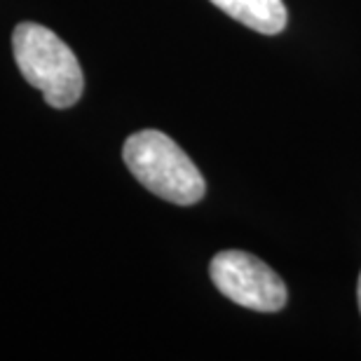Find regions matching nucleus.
I'll return each mask as SVG.
<instances>
[{
  "instance_id": "nucleus-3",
  "label": "nucleus",
  "mask_w": 361,
  "mask_h": 361,
  "mask_svg": "<svg viewBox=\"0 0 361 361\" xmlns=\"http://www.w3.org/2000/svg\"><path fill=\"white\" fill-rule=\"evenodd\" d=\"M216 288L242 307L256 312H279L286 305V284L261 258L247 251H221L209 265Z\"/></svg>"
},
{
  "instance_id": "nucleus-5",
  "label": "nucleus",
  "mask_w": 361,
  "mask_h": 361,
  "mask_svg": "<svg viewBox=\"0 0 361 361\" xmlns=\"http://www.w3.org/2000/svg\"><path fill=\"white\" fill-rule=\"evenodd\" d=\"M357 300H359V312H361V274H359V284H357Z\"/></svg>"
},
{
  "instance_id": "nucleus-1",
  "label": "nucleus",
  "mask_w": 361,
  "mask_h": 361,
  "mask_svg": "<svg viewBox=\"0 0 361 361\" xmlns=\"http://www.w3.org/2000/svg\"><path fill=\"white\" fill-rule=\"evenodd\" d=\"M14 61L21 75L52 108H71L85 90L80 61L73 49L49 28L24 21L12 33Z\"/></svg>"
},
{
  "instance_id": "nucleus-2",
  "label": "nucleus",
  "mask_w": 361,
  "mask_h": 361,
  "mask_svg": "<svg viewBox=\"0 0 361 361\" xmlns=\"http://www.w3.org/2000/svg\"><path fill=\"white\" fill-rule=\"evenodd\" d=\"M122 157L143 188L171 204L188 207L204 197V176L178 143L157 129H143L129 136Z\"/></svg>"
},
{
  "instance_id": "nucleus-4",
  "label": "nucleus",
  "mask_w": 361,
  "mask_h": 361,
  "mask_svg": "<svg viewBox=\"0 0 361 361\" xmlns=\"http://www.w3.org/2000/svg\"><path fill=\"white\" fill-rule=\"evenodd\" d=\"M251 31L277 35L286 28V7L281 0H209Z\"/></svg>"
}]
</instances>
